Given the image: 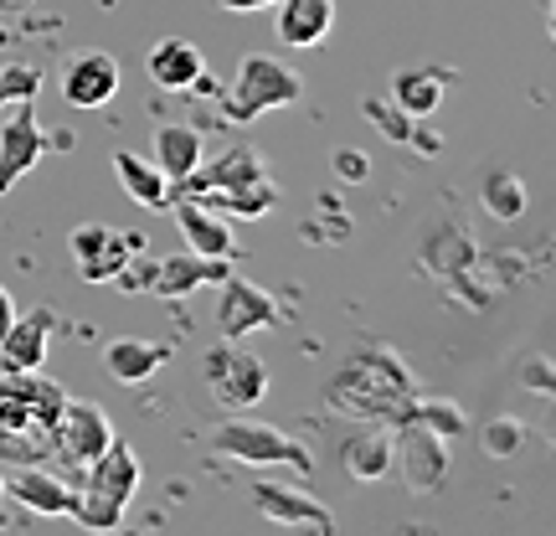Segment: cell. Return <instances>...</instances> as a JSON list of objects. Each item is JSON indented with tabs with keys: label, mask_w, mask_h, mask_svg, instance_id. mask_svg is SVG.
Listing matches in <instances>:
<instances>
[{
	"label": "cell",
	"mask_w": 556,
	"mask_h": 536,
	"mask_svg": "<svg viewBox=\"0 0 556 536\" xmlns=\"http://www.w3.org/2000/svg\"><path fill=\"white\" fill-rule=\"evenodd\" d=\"M37 94H41V67H31V62L0 67V109H5V103H21V99H37Z\"/></svg>",
	"instance_id": "f546056e"
},
{
	"label": "cell",
	"mask_w": 556,
	"mask_h": 536,
	"mask_svg": "<svg viewBox=\"0 0 556 536\" xmlns=\"http://www.w3.org/2000/svg\"><path fill=\"white\" fill-rule=\"evenodd\" d=\"M201 160H206V139L197 124H160L155 129V165L170 186H186Z\"/></svg>",
	"instance_id": "cb8c5ba5"
},
{
	"label": "cell",
	"mask_w": 556,
	"mask_h": 536,
	"mask_svg": "<svg viewBox=\"0 0 556 536\" xmlns=\"http://www.w3.org/2000/svg\"><path fill=\"white\" fill-rule=\"evenodd\" d=\"M11 320H16V304H11V289H5V284H0V331H5V325H11Z\"/></svg>",
	"instance_id": "d590c367"
},
{
	"label": "cell",
	"mask_w": 556,
	"mask_h": 536,
	"mask_svg": "<svg viewBox=\"0 0 556 536\" xmlns=\"http://www.w3.org/2000/svg\"><path fill=\"white\" fill-rule=\"evenodd\" d=\"M392 423H422V428H433V434L448 438V444H454L458 434H469V413H464L454 398H422V392H413V398L402 402Z\"/></svg>",
	"instance_id": "484cf974"
},
{
	"label": "cell",
	"mask_w": 556,
	"mask_h": 536,
	"mask_svg": "<svg viewBox=\"0 0 556 536\" xmlns=\"http://www.w3.org/2000/svg\"><path fill=\"white\" fill-rule=\"evenodd\" d=\"M165 212L176 217L180 238H186V248H191V253H206V259H232V253H238V233H232V222L217 217L212 207H201L197 197L176 191Z\"/></svg>",
	"instance_id": "9a60e30c"
},
{
	"label": "cell",
	"mask_w": 556,
	"mask_h": 536,
	"mask_svg": "<svg viewBox=\"0 0 556 536\" xmlns=\"http://www.w3.org/2000/svg\"><path fill=\"white\" fill-rule=\"evenodd\" d=\"M176 191L197 197L201 207H217L227 217H248V222L268 217L278 207L274 176L263 171V155L248 150V145H232V150H222L217 160H201L197 171H191V180L176 186Z\"/></svg>",
	"instance_id": "3957f363"
},
{
	"label": "cell",
	"mask_w": 556,
	"mask_h": 536,
	"mask_svg": "<svg viewBox=\"0 0 556 536\" xmlns=\"http://www.w3.org/2000/svg\"><path fill=\"white\" fill-rule=\"evenodd\" d=\"M361 114L377 124V135L381 139H392V145H413L417 129H413V114H402L397 103H387V99H366L361 103Z\"/></svg>",
	"instance_id": "f1b7e54d"
},
{
	"label": "cell",
	"mask_w": 556,
	"mask_h": 536,
	"mask_svg": "<svg viewBox=\"0 0 556 536\" xmlns=\"http://www.w3.org/2000/svg\"><path fill=\"white\" fill-rule=\"evenodd\" d=\"M417 392L407 361L381 346V340H366L351 357L340 361L336 372L325 377V402L345 417H361V423H392L397 408Z\"/></svg>",
	"instance_id": "7a4b0ae2"
},
{
	"label": "cell",
	"mask_w": 556,
	"mask_h": 536,
	"mask_svg": "<svg viewBox=\"0 0 556 536\" xmlns=\"http://www.w3.org/2000/svg\"><path fill=\"white\" fill-rule=\"evenodd\" d=\"M227 274H232V259H206V253L180 248L170 259H155V284H150V295L186 299V295H197L201 284H222Z\"/></svg>",
	"instance_id": "ac0fdd59"
},
{
	"label": "cell",
	"mask_w": 556,
	"mask_h": 536,
	"mask_svg": "<svg viewBox=\"0 0 556 536\" xmlns=\"http://www.w3.org/2000/svg\"><path fill=\"white\" fill-rule=\"evenodd\" d=\"M58 88H62V103H73V109H103L119 94V62L109 52H78L62 67Z\"/></svg>",
	"instance_id": "e0dca14e"
},
{
	"label": "cell",
	"mask_w": 556,
	"mask_h": 536,
	"mask_svg": "<svg viewBox=\"0 0 556 536\" xmlns=\"http://www.w3.org/2000/svg\"><path fill=\"white\" fill-rule=\"evenodd\" d=\"M114 444V423L103 417L99 402H73L67 398V413H62V428H58V449L47 459V470H58L67 485H78L83 470L93 464Z\"/></svg>",
	"instance_id": "ba28073f"
},
{
	"label": "cell",
	"mask_w": 556,
	"mask_h": 536,
	"mask_svg": "<svg viewBox=\"0 0 556 536\" xmlns=\"http://www.w3.org/2000/svg\"><path fill=\"white\" fill-rule=\"evenodd\" d=\"M201 382L222 413H248L268 398V366L253 351H242L238 340H217L201 357Z\"/></svg>",
	"instance_id": "52a82bcc"
},
{
	"label": "cell",
	"mask_w": 556,
	"mask_h": 536,
	"mask_svg": "<svg viewBox=\"0 0 556 536\" xmlns=\"http://www.w3.org/2000/svg\"><path fill=\"white\" fill-rule=\"evenodd\" d=\"M345 475L356 479H387L392 475V434L387 428H361L345 438Z\"/></svg>",
	"instance_id": "4316f807"
},
{
	"label": "cell",
	"mask_w": 556,
	"mask_h": 536,
	"mask_svg": "<svg viewBox=\"0 0 556 536\" xmlns=\"http://www.w3.org/2000/svg\"><path fill=\"white\" fill-rule=\"evenodd\" d=\"M336 171L345 180H366V155H351V150H340L336 155Z\"/></svg>",
	"instance_id": "836d02e7"
},
{
	"label": "cell",
	"mask_w": 556,
	"mask_h": 536,
	"mask_svg": "<svg viewBox=\"0 0 556 536\" xmlns=\"http://www.w3.org/2000/svg\"><path fill=\"white\" fill-rule=\"evenodd\" d=\"M52 331H58V315H52L47 304L16 315L0 331V372H41V366H47Z\"/></svg>",
	"instance_id": "5bb4252c"
},
{
	"label": "cell",
	"mask_w": 556,
	"mask_h": 536,
	"mask_svg": "<svg viewBox=\"0 0 556 536\" xmlns=\"http://www.w3.org/2000/svg\"><path fill=\"white\" fill-rule=\"evenodd\" d=\"M0 485H5V496H16L37 516H73V500H78V490L47 464H11Z\"/></svg>",
	"instance_id": "2e32d148"
},
{
	"label": "cell",
	"mask_w": 556,
	"mask_h": 536,
	"mask_svg": "<svg viewBox=\"0 0 556 536\" xmlns=\"http://www.w3.org/2000/svg\"><path fill=\"white\" fill-rule=\"evenodd\" d=\"M479 263V242L464 233V222H438L433 233L422 238V269L448 284H464V274Z\"/></svg>",
	"instance_id": "d6986e66"
},
{
	"label": "cell",
	"mask_w": 556,
	"mask_h": 536,
	"mask_svg": "<svg viewBox=\"0 0 556 536\" xmlns=\"http://www.w3.org/2000/svg\"><path fill=\"white\" fill-rule=\"evenodd\" d=\"M47 129L37 120V99H21L11 103V114L0 120V197L16 186L21 176L37 171V160L47 155Z\"/></svg>",
	"instance_id": "8fae6325"
},
{
	"label": "cell",
	"mask_w": 556,
	"mask_h": 536,
	"mask_svg": "<svg viewBox=\"0 0 556 536\" xmlns=\"http://www.w3.org/2000/svg\"><path fill=\"white\" fill-rule=\"evenodd\" d=\"M67 248H73V263H78V274L88 278V284H109V278L119 274V269L135 259L139 248H150V242L139 238V233H129V227L83 222V227H73Z\"/></svg>",
	"instance_id": "30bf717a"
},
{
	"label": "cell",
	"mask_w": 556,
	"mask_h": 536,
	"mask_svg": "<svg viewBox=\"0 0 556 536\" xmlns=\"http://www.w3.org/2000/svg\"><path fill=\"white\" fill-rule=\"evenodd\" d=\"M304 99V78H299L289 62L268 58V52H248L238 62V73L227 83V94L217 99V114L227 124H253L274 109H289V103Z\"/></svg>",
	"instance_id": "5b68a950"
},
{
	"label": "cell",
	"mask_w": 556,
	"mask_h": 536,
	"mask_svg": "<svg viewBox=\"0 0 556 536\" xmlns=\"http://www.w3.org/2000/svg\"><path fill=\"white\" fill-rule=\"evenodd\" d=\"M520 387H531L536 398H552V392H556L552 361H546V357H526V361H520Z\"/></svg>",
	"instance_id": "d6a6232c"
},
{
	"label": "cell",
	"mask_w": 556,
	"mask_h": 536,
	"mask_svg": "<svg viewBox=\"0 0 556 536\" xmlns=\"http://www.w3.org/2000/svg\"><path fill=\"white\" fill-rule=\"evenodd\" d=\"M67 413V392L41 372H5L0 377V470L11 464H47L58 449V428Z\"/></svg>",
	"instance_id": "6da1fadb"
},
{
	"label": "cell",
	"mask_w": 556,
	"mask_h": 536,
	"mask_svg": "<svg viewBox=\"0 0 556 536\" xmlns=\"http://www.w3.org/2000/svg\"><path fill=\"white\" fill-rule=\"evenodd\" d=\"M222 11H268V5H278V0H217Z\"/></svg>",
	"instance_id": "e575fe53"
},
{
	"label": "cell",
	"mask_w": 556,
	"mask_h": 536,
	"mask_svg": "<svg viewBox=\"0 0 556 536\" xmlns=\"http://www.w3.org/2000/svg\"><path fill=\"white\" fill-rule=\"evenodd\" d=\"M170 361V346L165 340H139V336H119L103 346V372L124 387H139V382H150Z\"/></svg>",
	"instance_id": "ffe728a7"
},
{
	"label": "cell",
	"mask_w": 556,
	"mask_h": 536,
	"mask_svg": "<svg viewBox=\"0 0 556 536\" xmlns=\"http://www.w3.org/2000/svg\"><path fill=\"white\" fill-rule=\"evenodd\" d=\"M253 511L278 526H299V532H315V536H336V511L325 506L319 496L299 490V485H283V479H258L253 490Z\"/></svg>",
	"instance_id": "7c38bea8"
},
{
	"label": "cell",
	"mask_w": 556,
	"mask_h": 536,
	"mask_svg": "<svg viewBox=\"0 0 556 536\" xmlns=\"http://www.w3.org/2000/svg\"><path fill=\"white\" fill-rule=\"evenodd\" d=\"M479 201L490 207L495 222H516L520 212H526V186H520V176H510V171H484V176H479Z\"/></svg>",
	"instance_id": "83f0119b"
},
{
	"label": "cell",
	"mask_w": 556,
	"mask_h": 536,
	"mask_svg": "<svg viewBox=\"0 0 556 536\" xmlns=\"http://www.w3.org/2000/svg\"><path fill=\"white\" fill-rule=\"evenodd\" d=\"M217 289H222L217 295V331H222V340H242V336H253V331H263V325H274L278 320L274 295H268L263 284H253V278L227 274Z\"/></svg>",
	"instance_id": "4fadbf2b"
},
{
	"label": "cell",
	"mask_w": 556,
	"mask_h": 536,
	"mask_svg": "<svg viewBox=\"0 0 556 536\" xmlns=\"http://www.w3.org/2000/svg\"><path fill=\"white\" fill-rule=\"evenodd\" d=\"M392 470L417 496L438 490L448 479V438H438L422 423H392Z\"/></svg>",
	"instance_id": "9c48e42d"
},
{
	"label": "cell",
	"mask_w": 556,
	"mask_h": 536,
	"mask_svg": "<svg viewBox=\"0 0 556 536\" xmlns=\"http://www.w3.org/2000/svg\"><path fill=\"white\" fill-rule=\"evenodd\" d=\"M206 73V58H201L197 41L186 37H160L150 47V78L165 88V94H191V83Z\"/></svg>",
	"instance_id": "44dd1931"
},
{
	"label": "cell",
	"mask_w": 556,
	"mask_h": 536,
	"mask_svg": "<svg viewBox=\"0 0 556 536\" xmlns=\"http://www.w3.org/2000/svg\"><path fill=\"white\" fill-rule=\"evenodd\" d=\"M73 490H78V500H73V521H78V526H88V532H119L124 511H129V500H135V490H139L135 449H129L124 438H114V444L83 470V479Z\"/></svg>",
	"instance_id": "277c9868"
},
{
	"label": "cell",
	"mask_w": 556,
	"mask_h": 536,
	"mask_svg": "<svg viewBox=\"0 0 556 536\" xmlns=\"http://www.w3.org/2000/svg\"><path fill=\"white\" fill-rule=\"evenodd\" d=\"M0 496H5V485H0Z\"/></svg>",
	"instance_id": "74e56055"
},
{
	"label": "cell",
	"mask_w": 556,
	"mask_h": 536,
	"mask_svg": "<svg viewBox=\"0 0 556 536\" xmlns=\"http://www.w3.org/2000/svg\"><path fill=\"white\" fill-rule=\"evenodd\" d=\"M114 171H119L124 191H129L139 207H150V212H165V207H170V197H176V186L165 180V171H160L155 160L135 155V150H114Z\"/></svg>",
	"instance_id": "d4e9b609"
},
{
	"label": "cell",
	"mask_w": 556,
	"mask_h": 536,
	"mask_svg": "<svg viewBox=\"0 0 556 536\" xmlns=\"http://www.w3.org/2000/svg\"><path fill=\"white\" fill-rule=\"evenodd\" d=\"M0 47H11V32H5V26H0Z\"/></svg>",
	"instance_id": "8d00e7d4"
},
{
	"label": "cell",
	"mask_w": 556,
	"mask_h": 536,
	"mask_svg": "<svg viewBox=\"0 0 556 536\" xmlns=\"http://www.w3.org/2000/svg\"><path fill=\"white\" fill-rule=\"evenodd\" d=\"M387 94H392V103H397L402 114L433 120L443 94H448V67H402V73H392Z\"/></svg>",
	"instance_id": "7402d4cb"
},
{
	"label": "cell",
	"mask_w": 556,
	"mask_h": 536,
	"mask_svg": "<svg viewBox=\"0 0 556 536\" xmlns=\"http://www.w3.org/2000/svg\"><path fill=\"white\" fill-rule=\"evenodd\" d=\"M212 449L227 459H238V464H253V470H268V464H289L299 475H309L315 470V454L289 438L283 428L274 423H253V417H227L212 428Z\"/></svg>",
	"instance_id": "8992f818"
},
{
	"label": "cell",
	"mask_w": 556,
	"mask_h": 536,
	"mask_svg": "<svg viewBox=\"0 0 556 536\" xmlns=\"http://www.w3.org/2000/svg\"><path fill=\"white\" fill-rule=\"evenodd\" d=\"M484 454L490 459H510L526 444V423L520 417H495V423H484Z\"/></svg>",
	"instance_id": "4dcf8cb0"
},
{
	"label": "cell",
	"mask_w": 556,
	"mask_h": 536,
	"mask_svg": "<svg viewBox=\"0 0 556 536\" xmlns=\"http://www.w3.org/2000/svg\"><path fill=\"white\" fill-rule=\"evenodd\" d=\"M109 284H119L124 295H150V284H155V259H150V253L139 248L135 259L124 263V269H119L114 278H109Z\"/></svg>",
	"instance_id": "1f68e13d"
},
{
	"label": "cell",
	"mask_w": 556,
	"mask_h": 536,
	"mask_svg": "<svg viewBox=\"0 0 556 536\" xmlns=\"http://www.w3.org/2000/svg\"><path fill=\"white\" fill-rule=\"evenodd\" d=\"M336 26V0H278V41L309 52L330 37Z\"/></svg>",
	"instance_id": "603a6c76"
}]
</instances>
